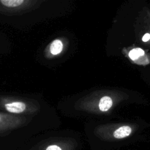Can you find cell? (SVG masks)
<instances>
[{
  "label": "cell",
  "mask_w": 150,
  "mask_h": 150,
  "mask_svg": "<svg viewBox=\"0 0 150 150\" xmlns=\"http://www.w3.org/2000/svg\"><path fill=\"white\" fill-rule=\"evenodd\" d=\"M45 150H62V149L57 145H51V146H48Z\"/></svg>",
  "instance_id": "8992f818"
},
{
  "label": "cell",
  "mask_w": 150,
  "mask_h": 150,
  "mask_svg": "<svg viewBox=\"0 0 150 150\" xmlns=\"http://www.w3.org/2000/svg\"><path fill=\"white\" fill-rule=\"evenodd\" d=\"M21 124V120L11 114L0 112V136L6 135Z\"/></svg>",
  "instance_id": "6da1fadb"
},
{
  "label": "cell",
  "mask_w": 150,
  "mask_h": 150,
  "mask_svg": "<svg viewBox=\"0 0 150 150\" xmlns=\"http://www.w3.org/2000/svg\"><path fill=\"white\" fill-rule=\"evenodd\" d=\"M144 50H142V48H133V50L129 52V57L133 61H137L139 59H141L142 57H144Z\"/></svg>",
  "instance_id": "5b68a950"
},
{
  "label": "cell",
  "mask_w": 150,
  "mask_h": 150,
  "mask_svg": "<svg viewBox=\"0 0 150 150\" xmlns=\"http://www.w3.org/2000/svg\"><path fill=\"white\" fill-rule=\"evenodd\" d=\"M112 99L108 96H104L99 103V108L101 111H107L112 106Z\"/></svg>",
  "instance_id": "3957f363"
},
{
  "label": "cell",
  "mask_w": 150,
  "mask_h": 150,
  "mask_svg": "<svg viewBox=\"0 0 150 150\" xmlns=\"http://www.w3.org/2000/svg\"><path fill=\"white\" fill-rule=\"evenodd\" d=\"M132 133L131 127L129 126H122L117 130H116L114 133V136L116 139H121L130 136Z\"/></svg>",
  "instance_id": "7a4b0ae2"
},
{
  "label": "cell",
  "mask_w": 150,
  "mask_h": 150,
  "mask_svg": "<svg viewBox=\"0 0 150 150\" xmlns=\"http://www.w3.org/2000/svg\"><path fill=\"white\" fill-rule=\"evenodd\" d=\"M63 49V43L59 40H55L53 41L50 46V51L53 55H57L60 54Z\"/></svg>",
  "instance_id": "277c9868"
},
{
  "label": "cell",
  "mask_w": 150,
  "mask_h": 150,
  "mask_svg": "<svg viewBox=\"0 0 150 150\" xmlns=\"http://www.w3.org/2000/svg\"><path fill=\"white\" fill-rule=\"evenodd\" d=\"M150 40V35L149 34H145L143 36V38H142V40L144 41V42H147V41H149Z\"/></svg>",
  "instance_id": "52a82bcc"
}]
</instances>
